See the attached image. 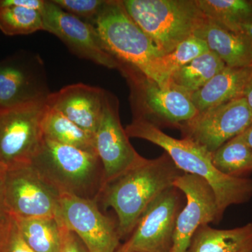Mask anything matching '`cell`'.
Masks as SVG:
<instances>
[{
  "mask_svg": "<svg viewBox=\"0 0 252 252\" xmlns=\"http://www.w3.org/2000/svg\"><path fill=\"white\" fill-rule=\"evenodd\" d=\"M125 130L129 138L142 139L161 147L181 171L206 181L215 192L220 220L228 207L247 203L252 198V180L222 174L214 166L212 153L193 140L172 137L141 117H135Z\"/></svg>",
  "mask_w": 252,
  "mask_h": 252,
  "instance_id": "1",
  "label": "cell"
},
{
  "mask_svg": "<svg viewBox=\"0 0 252 252\" xmlns=\"http://www.w3.org/2000/svg\"><path fill=\"white\" fill-rule=\"evenodd\" d=\"M182 173L165 152L157 158L144 159L104 187L97 202L104 210L112 208L115 212L122 240L128 238L149 205L173 187Z\"/></svg>",
  "mask_w": 252,
  "mask_h": 252,
  "instance_id": "2",
  "label": "cell"
},
{
  "mask_svg": "<svg viewBox=\"0 0 252 252\" xmlns=\"http://www.w3.org/2000/svg\"><path fill=\"white\" fill-rule=\"evenodd\" d=\"M94 27L102 44L121 64L135 69L158 85L169 84L163 56L126 11L123 1H107Z\"/></svg>",
  "mask_w": 252,
  "mask_h": 252,
  "instance_id": "3",
  "label": "cell"
},
{
  "mask_svg": "<svg viewBox=\"0 0 252 252\" xmlns=\"http://www.w3.org/2000/svg\"><path fill=\"white\" fill-rule=\"evenodd\" d=\"M31 165L61 195L97 201L103 187V167L94 152L44 138Z\"/></svg>",
  "mask_w": 252,
  "mask_h": 252,
  "instance_id": "4",
  "label": "cell"
},
{
  "mask_svg": "<svg viewBox=\"0 0 252 252\" xmlns=\"http://www.w3.org/2000/svg\"><path fill=\"white\" fill-rule=\"evenodd\" d=\"M123 4L163 56L194 35L206 18L195 0H124Z\"/></svg>",
  "mask_w": 252,
  "mask_h": 252,
  "instance_id": "5",
  "label": "cell"
},
{
  "mask_svg": "<svg viewBox=\"0 0 252 252\" xmlns=\"http://www.w3.org/2000/svg\"><path fill=\"white\" fill-rule=\"evenodd\" d=\"M119 70L130 86L135 117L180 127L199 114L192 102L191 94L171 81L162 86L125 64H121Z\"/></svg>",
  "mask_w": 252,
  "mask_h": 252,
  "instance_id": "6",
  "label": "cell"
},
{
  "mask_svg": "<svg viewBox=\"0 0 252 252\" xmlns=\"http://www.w3.org/2000/svg\"><path fill=\"white\" fill-rule=\"evenodd\" d=\"M46 100L0 109V165H30L44 141L42 120Z\"/></svg>",
  "mask_w": 252,
  "mask_h": 252,
  "instance_id": "7",
  "label": "cell"
},
{
  "mask_svg": "<svg viewBox=\"0 0 252 252\" xmlns=\"http://www.w3.org/2000/svg\"><path fill=\"white\" fill-rule=\"evenodd\" d=\"M4 197L13 216L59 217L61 194L31 164L6 170Z\"/></svg>",
  "mask_w": 252,
  "mask_h": 252,
  "instance_id": "8",
  "label": "cell"
},
{
  "mask_svg": "<svg viewBox=\"0 0 252 252\" xmlns=\"http://www.w3.org/2000/svg\"><path fill=\"white\" fill-rule=\"evenodd\" d=\"M182 194L172 187L157 197L116 252H170Z\"/></svg>",
  "mask_w": 252,
  "mask_h": 252,
  "instance_id": "9",
  "label": "cell"
},
{
  "mask_svg": "<svg viewBox=\"0 0 252 252\" xmlns=\"http://www.w3.org/2000/svg\"><path fill=\"white\" fill-rule=\"evenodd\" d=\"M59 217L89 252H116L122 245L117 220L104 214L95 200L61 194Z\"/></svg>",
  "mask_w": 252,
  "mask_h": 252,
  "instance_id": "10",
  "label": "cell"
},
{
  "mask_svg": "<svg viewBox=\"0 0 252 252\" xmlns=\"http://www.w3.org/2000/svg\"><path fill=\"white\" fill-rule=\"evenodd\" d=\"M94 141L96 154L103 167L102 189L145 159L131 145L121 124L117 100L108 94H106Z\"/></svg>",
  "mask_w": 252,
  "mask_h": 252,
  "instance_id": "11",
  "label": "cell"
},
{
  "mask_svg": "<svg viewBox=\"0 0 252 252\" xmlns=\"http://www.w3.org/2000/svg\"><path fill=\"white\" fill-rule=\"evenodd\" d=\"M173 187L185 195L186 205L177 215L170 252H187L200 227L220 223L217 198L210 185L198 176L184 172Z\"/></svg>",
  "mask_w": 252,
  "mask_h": 252,
  "instance_id": "12",
  "label": "cell"
},
{
  "mask_svg": "<svg viewBox=\"0 0 252 252\" xmlns=\"http://www.w3.org/2000/svg\"><path fill=\"white\" fill-rule=\"evenodd\" d=\"M252 124V110L245 97L199 112L193 120L180 126L184 137L213 153Z\"/></svg>",
  "mask_w": 252,
  "mask_h": 252,
  "instance_id": "13",
  "label": "cell"
},
{
  "mask_svg": "<svg viewBox=\"0 0 252 252\" xmlns=\"http://www.w3.org/2000/svg\"><path fill=\"white\" fill-rule=\"evenodd\" d=\"M44 31L57 36L73 54L80 59L109 68L119 69L120 63L107 52L96 28L46 1L41 11Z\"/></svg>",
  "mask_w": 252,
  "mask_h": 252,
  "instance_id": "14",
  "label": "cell"
},
{
  "mask_svg": "<svg viewBox=\"0 0 252 252\" xmlns=\"http://www.w3.org/2000/svg\"><path fill=\"white\" fill-rule=\"evenodd\" d=\"M51 94L39 55L21 52L0 61V109L46 100Z\"/></svg>",
  "mask_w": 252,
  "mask_h": 252,
  "instance_id": "15",
  "label": "cell"
},
{
  "mask_svg": "<svg viewBox=\"0 0 252 252\" xmlns=\"http://www.w3.org/2000/svg\"><path fill=\"white\" fill-rule=\"evenodd\" d=\"M106 94L102 89L80 83L51 93L46 103L94 135L102 116Z\"/></svg>",
  "mask_w": 252,
  "mask_h": 252,
  "instance_id": "16",
  "label": "cell"
},
{
  "mask_svg": "<svg viewBox=\"0 0 252 252\" xmlns=\"http://www.w3.org/2000/svg\"><path fill=\"white\" fill-rule=\"evenodd\" d=\"M252 77V65L244 67L226 66L203 87L191 94L192 102L198 112L244 97Z\"/></svg>",
  "mask_w": 252,
  "mask_h": 252,
  "instance_id": "17",
  "label": "cell"
},
{
  "mask_svg": "<svg viewBox=\"0 0 252 252\" xmlns=\"http://www.w3.org/2000/svg\"><path fill=\"white\" fill-rule=\"evenodd\" d=\"M194 35L203 39L210 51L216 54L228 67L252 65V48L248 41L212 20L205 18Z\"/></svg>",
  "mask_w": 252,
  "mask_h": 252,
  "instance_id": "18",
  "label": "cell"
},
{
  "mask_svg": "<svg viewBox=\"0 0 252 252\" xmlns=\"http://www.w3.org/2000/svg\"><path fill=\"white\" fill-rule=\"evenodd\" d=\"M252 248V222L232 229L209 225L195 232L187 252H240Z\"/></svg>",
  "mask_w": 252,
  "mask_h": 252,
  "instance_id": "19",
  "label": "cell"
},
{
  "mask_svg": "<svg viewBox=\"0 0 252 252\" xmlns=\"http://www.w3.org/2000/svg\"><path fill=\"white\" fill-rule=\"evenodd\" d=\"M13 216V215H12ZM23 239L34 252H60L63 223L59 217H14Z\"/></svg>",
  "mask_w": 252,
  "mask_h": 252,
  "instance_id": "20",
  "label": "cell"
},
{
  "mask_svg": "<svg viewBox=\"0 0 252 252\" xmlns=\"http://www.w3.org/2000/svg\"><path fill=\"white\" fill-rule=\"evenodd\" d=\"M42 130L44 138L48 140L96 153L94 135L48 104L43 117Z\"/></svg>",
  "mask_w": 252,
  "mask_h": 252,
  "instance_id": "21",
  "label": "cell"
},
{
  "mask_svg": "<svg viewBox=\"0 0 252 252\" xmlns=\"http://www.w3.org/2000/svg\"><path fill=\"white\" fill-rule=\"evenodd\" d=\"M225 67L223 61L210 51L176 70L170 81L192 94L203 87Z\"/></svg>",
  "mask_w": 252,
  "mask_h": 252,
  "instance_id": "22",
  "label": "cell"
},
{
  "mask_svg": "<svg viewBox=\"0 0 252 252\" xmlns=\"http://www.w3.org/2000/svg\"><path fill=\"white\" fill-rule=\"evenodd\" d=\"M195 3L205 17L228 31L252 24V0H195Z\"/></svg>",
  "mask_w": 252,
  "mask_h": 252,
  "instance_id": "23",
  "label": "cell"
},
{
  "mask_svg": "<svg viewBox=\"0 0 252 252\" xmlns=\"http://www.w3.org/2000/svg\"><path fill=\"white\" fill-rule=\"evenodd\" d=\"M212 162L223 175L233 177L252 172V150L243 133L228 140L212 153Z\"/></svg>",
  "mask_w": 252,
  "mask_h": 252,
  "instance_id": "24",
  "label": "cell"
},
{
  "mask_svg": "<svg viewBox=\"0 0 252 252\" xmlns=\"http://www.w3.org/2000/svg\"><path fill=\"white\" fill-rule=\"evenodd\" d=\"M0 31L8 36L27 35L44 31L42 15L36 10L0 0Z\"/></svg>",
  "mask_w": 252,
  "mask_h": 252,
  "instance_id": "25",
  "label": "cell"
},
{
  "mask_svg": "<svg viewBox=\"0 0 252 252\" xmlns=\"http://www.w3.org/2000/svg\"><path fill=\"white\" fill-rule=\"evenodd\" d=\"M208 51L210 49L203 39L195 35L190 36L176 46L170 54L162 56L164 72L170 79L176 70Z\"/></svg>",
  "mask_w": 252,
  "mask_h": 252,
  "instance_id": "26",
  "label": "cell"
},
{
  "mask_svg": "<svg viewBox=\"0 0 252 252\" xmlns=\"http://www.w3.org/2000/svg\"><path fill=\"white\" fill-rule=\"evenodd\" d=\"M61 9L82 21L95 24L106 1L104 0H52Z\"/></svg>",
  "mask_w": 252,
  "mask_h": 252,
  "instance_id": "27",
  "label": "cell"
},
{
  "mask_svg": "<svg viewBox=\"0 0 252 252\" xmlns=\"http://www.w3.org/2000/svg\"><path fill=\"white\" fill-rule=\"evenodd\" d=\"M0 252H34L25 241L17 222L10 214L0 226Z\"/></svg>",
  "mask_w": 252,
  "mask_h": 252,
  "instance_id": "28",
  "label": "cell"
},
{
  "mask_svg": "<svg viewBox=\"0 0 252 252\" xmlns=\"http://www.w3.org/2000/svg\"><path fill=\"white\" fill-rule=\"evenodd\" d=\"M60 252H89L81 239L63 223L62 245Z\"/></svg>",
  "mask_w": 252,
  "mask_h": 252,
  "instance_id": "29",
  "label": "cell"
},
{
  "mask_svg": "<svg viewBox=\"0 0 252 252\" xmlns=\"http://www.w3.org/2000/svg\"><path fill=\"white\" fill-rule=\"evenodd\" d=\"M6 170L0 165V226L4 223L9 216V212L5 203L4 177Z\"/></svg>",
  "mask_w": 252,
  "mask_h": 252,
  "instance_id": "30",
  "label": "cell"
},
{
  "mask_svg": "<svg viewBox=\"0 0 252 252\" xmlns=\"http://www.w3.org/2000/svg\"><path fill=\"white\" fill-rule=\"evenodd\" d=\"M245 38L252 48V24L243 25L232 31Z\"/></svg>",
  "mask_w": 252,
  "mask_h": 252,
  "instance_id": "31",
  "label": "cell"
},
{
  "mask_svg": "<svg viewBox=\"0 0 252 252\" xmlns=\"http://www.w3.org/2000/svg\"><path fill=\"white\" fill-rule=\"evenodd\" d=\"M244 97L246 99L249 107H250V109L252 110V79H250L246 89H245V94H244Z\"/></svg>",
  "mask_w": 252,
  "mask_h": 252,
  "instance_id": "32",
  "label": "cell"
},
{
  "mask_svg": "<svg viewBox=\"0 0 252 252\" xmlns=\"http://www.w3.org/2000/svg\"><path fill=\"white\" fill-rule=\"evenodd\" d=\"M245 140L252 150V124L243 132Z\"/></svg>",
  "mask_w": 252,
  "mask_h": 252,
  "instance_id": "33",
  "label": "cell"
},
{
  "mask_svg": "<svg viewBox=\"0 0 252 252\" xmlns=\"http://www.w3.org/2000/svg\"><path fill=\"white\" fill-rule=\"evenodd\" d=\"M240 252H252V248L246 249V250H243V251Z\"/></svg>",
  "mask_w": 252,
  "mask_h": 252,
  "instance_id": "34",
  "label": "cell"
}]
</instances>
